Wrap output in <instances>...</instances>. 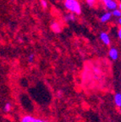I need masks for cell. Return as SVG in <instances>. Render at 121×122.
Returning <instances> with one entry per match:
<instances>
[{
    "label": "cell",
    "mask_w": 121,
    "mask_h": 122,
    "mask_svg": "<svg viewBox=\"0 0 121 122\" xmlns=\"http://www.w3.org/2000/svg\"><path fill=\"white\" fill-rule=\"evenodd\" d=\"M119 24L121 25V18H119Z\"/></svg>",
    "instance_id": "obj_18"
},
{
    "label": "cell",
    "mask_w": 121,
    "mask_h": 122,
    "mask_svg": "<svg viewBox=\"0 0 121 122\" xmlns=\"http://www.w3.org/2000/svg\"><path fill=\"white\" fill-rule=\"evenodd\" d=\"M87 3V4L90 6V7H92L95 4H96V0H86Z\"/></svg>",
    "instance_id": "obj_12"
},
{
    "label": "cell",
    "mask_w": 121,
    "mask_h": 122,
    "mask_svg": "<svg viewBox=\"0 0 121 122\" xmlns=\"http://www.w3.org/2000/svg\"><path fill=\"white\" fill-rule=\"evenodd\" d=\"M65 21H73L75 20V15L73 13H69L64 16Z\"/></svg>",
    "instance_id": "obj_9"
},
{
    "label": "cell",
    "mask_w": 121,
    "mask_h": 122,
    "mask_svg": "<svg viewBox=\"0 0 121 122\" xmlns=\"http://www.w3.org/2000/svg\"><path fill=\"white\" fill-rule=\"evenodd\" d=\"M11 108H12L11 103H6L5 105H4V111H5V112H10V109H11Z\"/></svg>",
    "instance_id": "obj_11"
},
{
    "label": "cell",
    "mask_w": 121,
    "mask_h": 122,
    "mask_svg": "<svg viewBox=\"0 0 121 122\" xmlns=\"http://www.w3.org/2000/svg\"><path fill=\"white\" fill-rule=\"evenodd\" d=\"M21 122H48V121L42 120V119L34 118V117L30 116V115H25V116L22 117V119H21Z\"/></svg>",
    "instance_id": "obj_3"
},
{
    "label": "cell",
    "mask_w": 121,
    "mask_h": 122,
    "mask_svg": "<svg viewBox=\"0 0 121 122\" xmlns=\"http://www.w3.org/2000/svg\"><path fill=\"white\" fill-rule=\"evenodd\" d=\"M51 29L53 30V32H55V33H59L61 31V27H60V25H59V23H57V22L52 23Z\"/></svg>",
    "instance_id": "obj_7"
},
{
    "label": "cell",
    "mask_w": 121,
    "mask_h": 122,
    "mask_svg": "<svg viewBox=\"0 0 121 122\" xmlns=\"http://www.w3.org/2000/svg\"><path fill=\"white\" fill-rule=\"evenodd\" d=\"M114 103H115L116 106L119 108H121V93L120 92H117L114 95Z\"/></svg>",
    "instance_id": "obj_8"
},
{
    "label": "cell",
    "mask_w": 121,
    "mask_h": 122,
    "mask_svg": "<svg viewBox=\"0 0 121 122\" xmlns=\"http://www.w3.org/2000/svg\"><path fill=\"white\" fill-rule=\"evenodd\" d=\"M101 1H102V2H103V4H105L106 2H108V0H101Z\"/></svg>",
    "instance_id": "obj_17"
},
{
    "label": "cell",
    "mask_w": 121,
    "mask_h": 122,
    "mask_svg": "<svg viewBox=\"0 0 121 122\" xmlns=\"http://www.w3.org/2000/svg\"><path fill=\"white\" fill-rule=\"evenodd\" d=\"M119 10H120V11H121V3H120V4H119Z\"/></svg>",
    "instance_id": "obj_16"
},
{
    "label": "cell",
    "mask_w": 121,
    "mask_h": 122,
    "mask_svg": "<svg viewBox=\"0 0 121 122\" xmlns=\"http://www.w3.org/2000/svg\"><path fill=\"white\" fill-rule=\"evenodd\" d=\"M118 36H119V38L121 40V28H119V30H118Z\"/></svg>",
    "instance_id": "obj_15"
},
{
    "label": "cell",
    "mask_w": 121,
    "mask_h": 122,
    "mask_svg": "<svg viewBox=\"0 0 121 122\" xmlns=\"http://www.w3.org/2000/svg\"><path fill=\"white\" fill-rule=\"evenodd\" d=\"M108 56L112 60H117L119 58V51L117 48H111L108 51Z\"/></svg>",
    "instance_id": "obj_4"
},
{
    "label": "cell",
    "mask_w": 121,
    "mask_h": 122,
    "mask_svg": "<svg viewBox=\"0 0 121 122\" xmlns=\"http://www.w3.org/2000/svg\"><path fill=\"white\" fill-rule=\"evenodd\" d=\"M33 59H34V55H33V54H30L28 57V61L29 62H32Z\"/></svg>",
    "instance_id": "obj_14"
},
{
    "label": "cell",
    "mask_w": 121,
    "mask_h": 122,
    "mask_svg": "<svg viewBox=\"0 0 121 122\" xmlns=\"http://www.w3.org/2000/svg\"><path fill=\"white\" fill-rule=\"evenodd\" d=\"M41 4H42V6L44 9H46L47 7V2L46 0H41Z\"/></svg>",
    "instance_id": "obj_13"
},
{
    "label": "cell",
    "mask_w": 121,
    "mask_h": 122,
    "mask_svg": "<svg viewBox=\"0 0 121 122\" xmlns=\"http://www.w3.org/2000/svg\"><path fill=\"white\" fill-rule=\"evenodd\" d=\"M105 7L109 10H112V11H114V10H117V8L119 7V4H117L116 1L114 0H108V2H106L104 4Z\"/></svg>",
    "instance_id": "obj_2"
},
{
    "label": "cell",
    "mask_w": 121,
    "mask_h": 122,
    "mask_svg": "<svg viewBox=\"0 0 121 122\" xmlns=\"http://www.w3.org/2000/svg\"><path fill=\"white\" fill-rule=\"evenodd\" d=\"M64 7L71 13L80 15L81 13V7L77 0H64Z\"/></svg>",
    "instance_id": "obj_1"
},
{
    "label": "cell",
    "mask_w": 121,
    "mask_h": 122,
    "mask_svg": "<svg viewBox=\"0 0 121 122\" xmlns=\"http://www.w3.org/2000/svg\"><path fill=\"white\" fill-rule=\"evenodd\" d=\"M112 12H107V13L103 14V15L101 16L100 18V21L102 23H106L108 22L109 20H111V17H112Z\"/></svg>",
    "instance_id": "obj_6"
},
{
    "label": "cell",
    "mask_w": 121,
    "mask_h": 122,
    "mask_svg": "<svg viewBox=\"0 0 121 122\" xmlns=\"http://www.w3.org/2000/svg\"><path fill=\"white\" fill-rule=\"evenodd\" d=\"M100 39H101V41L105 44V45H107V46L110 45L111 41H110V37H109V36H108V33L104 32V31L101 32L100 33Z\"/></svg>",
    "instance_id": "obj_5"
},
{
    "label": "cell",
    "mask_w": 121,
    "mask_h": 122,
    "mask_svg": "<svg viewBox=\"0 0 121 122\" xmlns=\"http://www.w3.org/2000/svg\"><path fill=\"white\" fill-rule=\"evenodd\" d=\"M112 15H114V17H117V18H121V11L119 10V9H117V10H114V11H112Z\"/></svg>",
    "instance_id": "obj_10"
}]
</instances>
